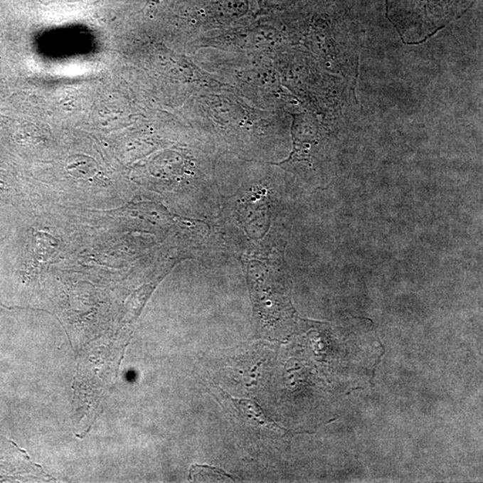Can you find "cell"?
Listing matches in <instances>:
<instances>
[{
	"mask_svg": "<svg viewBox=\"0 0 483 483\" xmlns=\"http://www.w3.org/2000/svg\"><path fill=\"white\" fill-rule=\"evenodd\" d=\"M225 398L228 399L231 405L234 406L241 419L248 423L250 425L256 427V428L279 430V426L267 418L256 402L250 400V399L234 398L228 395H225Z\"/></svg>",
	"mask_w": 483,
	"mask_h": 483,
	"instance_id": "1",
	"label": "cell"
}]
</instances>
